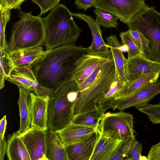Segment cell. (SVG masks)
Returning <instances> with one entry per match:
<instances>
[{
  "label": "cell",
  "instance_id": "1",
  "mask_svg": "<svg viewBox=\"0 0 160 160\" xmlns=\"http://www.w3.org/2000/svg\"><path fill=\"white\" fill-rule=\"evenodd\" d=\"M88 53V48L75 44L50 50L36 61L32 69L40 85L53 93L72 80L77 60Z\"/></svg>",
  "mask_w": 160,
  "mask_h": 160
},
{
  "label": "cell",
  "instance_id": "2",
  "mask_svg": "<svg viewBox=\"0 0 160 160\" xmlns=\"http://www.w3.org/2000/svg\"><path fill=\"white\" fill-rule=\"evenodd\" d=\"M115 77V65L110 51L107 57L101 59L93 72L79 85L74 116L98 108V103L108 92Z\"/></svg>",
  "mask_w": 160,
  "mask_h": 160
},
{
  "label": "cell",
  "instance_id": "3",
  "mask_svg": "<svg viewBox=\"0 0 160 160\" xmlns=\"http://www.w3.org/2000/svg\"><path fill=\"white\" fill-rule=\"evenodd\" d=\"M72 16L68 8L59 3L44 18L46 33L44 44L46 50L75 44L82 30Z\"/></svg>",
  "mask_w": 160,
  "mask_h": 160
},
{
  "label": "cell",
  "instance_id": "4",
  "mask_svg": "<svg viewBox=\"0 0 160 160\" xmlns=\"http://www.w3.org/2000/svg\"><path fill=\"white\" fill-rule=\"evenodd\" d=\"M79 92L78 84L72 80L50 96L48 129L58 131L72 122L75 117L74 109Z\"/></svg>",
  "mask_w": 160,
  "mask_h": 160
},
{
  "label": "cell",
  "instance_id": "5",
  "mask_svg": "<svg viewBox=\"0 0 160 160\" xmlns=\"http://www.w3.org/2000/svg\"><path fill=\"white\" fill-rule=\"evenodd\" d=\"M19 20L13 26L6 51L10 54L23 49L41 46L46 36L44 18L19 9Z\"/></svg>",
  "mask_w": 160,
  "mask_h": 160
},
{
  "label": "cell",
  "instance_id": "6",
  "mask_svg": "<svg viewBox=\"0 0 160 160\" xmlns=\"http://www.w3.org/2000/svg\"><path fill=\"white\" fill-rule=\"evenodd\" d=\"M127 25L131 30L139 31L149 40V51L142 56L160 62V12L155 7H148Z\"/></svg>",
  "mask_w": 160,
  "mask_h": 160
},
{
  "label": "cell",
  "instance_id": "7",
  "mask_svg": "<svg viewBox=\"0 0 160 160\" xmlns=\"http://www.w3.org/2000/svg\"><path fill=\"white\" fill-rule=\"evenodd\" d=\"M134 122L133 116L129 112L123 111L107 112L102 116L97 131L100 133L116 132L122 139L135 137Z\"/></svg>",
  "mask_w": 160,
  "mask_h": 160
},
{
  "label": "cell",
  "instance_id": "8",
  "mask_svg": "<svg viewBox=\"0 0 160 160\" xmlns=\"http://www.w3.org/2000/svg\"><path fill=\"white\" fill-rule=\"evenodd\" d=\"M92 7L108 11L127 24L136 15L148 8L145 0H96Z\"/></svg>",
  "mask_w": 160,
  "mask_h": 160
},
{
  "label": "cell",
  "instance_id": "9",
  "mask_svg": "<svg viewBox=\"0 0 160 160\" xmlns=\"http://www.w3.org/2000/svg\"><path fill=\"white\" fill-rule=\"evenodd\" d=\"M160 93V79L140 89L128 97L115 100L112 106L113 110L123 111L131 107L136 108L143 106Z\"/></svg>",
  "mask_w": 160,
  "mask_h": 160
},
{
  "label": "cell",
  "instance_id": "10",
  "mask_svg": "<svg viewBox=\"0 0 160 160\" xmlns=\"http://www.w3.org/2000/svg\"><path fill=\"white\" fill-rule=\"evenodd\" d=\"M5 80L21 87L32 92L37 95L51 96L52 91L41 87L37 81L31 66L22 68H15Z\"/></svg>",
  "mask_w": 160,
  "mask_h": 160
},
{
  "label": "cell",
  "instance_id": "11",
  "mask_svg": "<svg viewBox=\"0 0 160 160\" xmlns=\"http://www.w3.org/2000/svg\"><path fill=\"white\" fill-rule=\"evenodd\" d=\"M125 69L127 80L130 82L147 74H160V62L148 59L142 55L126 59Z\"/></svg>",
  "mask_w": 160,
  "mask_h": 160
},
{
  "label": "cell",
  "instance_id": "12",
  "mask_svg": "<svg viewBox=\"0 0 160 160\" xmlns=\"http://www.w3.org/2000/svg\"><path fill=\"white\" fill-rule=\"evenodd\" d=\"M46 130L35 126L19 136L23 142L31 160H48L45 154Z\"/></svg>",
  "mask_w": 160,
  "mask_h": 160
},
{
  "label": "cell",
  "instance_id": "13",
  "mask_svg": "<svg viewBox=\"0 0 160 160\" xmlns=\"http://www.w3.org/2000/svg\"><path fill=\"white\" fill-rule=\"evenodd\" d=\"M73 16L84 21L91 30L92 38V43L88 48V54L102 57L110 53L107 44L104 42L100 26L90 16L82 13H72Z\"/></svg>",
  "mask_w": 160,
  "mask_h": 160
},
{
  "label": "cell",
  "instance_id": "14",
  "mask_svg": "<svg viewBox=\"0 0 160 160\" xmlns=\"http://www.w3.org/2000/svg\"><path fill=\"white\" fill-rule=\"evenodd\" d=\"M99 133L91 160H111L123 139L114 132Z\"/></svg>",
  "mask_w": 160,
  "mask_h": 160
},
{
  "label": "cell",
  "instance_id": "15",
  "mask_svg": "<svg viewBox=\"0 0 160 160\" xmlns=\"http://www.w3.org/2000/svg\"><path fill=\"white\" fill-rule=\"evenodd\" d=\"M50 96L37 95L30 92V114L31 126L46 130L47 129L48 106Z\"/></svg>",
  "mask_w": 160,
  "mask_h": 160
},
{
  "label": "cell",
  "instance_id": "16",
  "mask_svg": "<svg viewBox=\"0 0 160 160\" xmlns=\"http://www.w3.org/2000/svg\"><path fill=\"white\" fill-rule=\"evenodd\" d=\"M99 137L97 131L82 140L66 146L68 160H91Z\"/></svg>",
  "mask_w": 160,
  "mask_h": 160
},
{
  "label": "cell",
  "instance_id": "17",
  "mask_svg": "<svg viewBox=\"0 0 160 160\" xmlns=\"http://www.w3.org/2000/svg\"><path fill=\"white\" fill-rule=\"evenodd\" d=\"M45 147L48 160H68L66 146L58 132L46 130Z\"/></svg>",
  "mask_w": 160,
  "mask_h": 160
},
{
  "label": "cell",
  "instance_id": "18",
  "mask_svg": "<svg viewBox=\"0 0 160 160\" xmlns=\"http://www.w3.org/2000/svg\"><path fill=\"white\" fill-rule=\"evenodd\" d=\"M102 58L88 53L82 56L75 63L72 80L80 84L93 72Z\"/></svg>",
  "mask_w": 160,
  "mask_h": 160
},
{
  "label": "cell",
  "instance_id": "19",
  "mask_svg": "<svg viewBox=\"0 0 160 160\" xmlns=\"http://www.w3.org/2000/svg\"><path fill=\"white\" fill-rule=\"evenodd\" d=\"M98 129L71 123L57 131L66 146L82 140L97 131Z\"/></svg>",
  "mask_w": 160,
  "mask_h": 160
},
{
  "label": "cell",
  "instance_id": "20",
  "mask_svg": "<svg viewBox=\"0 0 160 160\" xmlns=\"http://www.w3.org/2000/svg\"><path fill=\"white\" fill-rule=\"evenodd\" d=\"M50 50H44L41 46L16 51L10 54L15 68L31 66L33 63Z\"/></svg>",
  "mask_w": 160,
  "mask_h": 160
},
{
  "label": "cell",
  "instance_id": "21",
  "mask_svg": "<svg viewBox=\"0 0 160 160\" xmlns=\"http://www.w3.org/2000/svg\"><path fill=\"white\" fill-rule=\"evenodd\" d=\"M19 96L18 101L20 113V128L16 132L20 136L28 130L31 127L30 114V102L31 91L18 87Z\"/></svg>",
  "mask_w": 160,
  "mask_h": 160
},
{
  "label": "cell",
  "instance_id": "22",
  "mask_svg": "<svg viewBox=\"0 0 160 160\" xmlns=\"http://www.w3.org/2000/svg\"><path fill=\"white\" fill-rule=\"evenodd\" d=\"M159 76V73L149 74L130 82L127 81L115 94V101L131 95L142 88L156 81Z\"/></svg>",
  "mask_w": 160,
  "mask_h": 160
},
{
  "label": "cell",
  "instance_id": "23",
  "mask_svg": "<svg viewBox=\"0 0 160 160\" xmlns=\"http://www.w3.org/2000/svg\"><path fill=\"white\" fill-rule=\"evenodd\" d=\"M6 154L9 160H31L22 140L16 132L7 137Z\"/></svg>",
  "mask_w": 160,
  "mask_h": 160
},
{
  "label": "cell",
  "instance_id": "24",
  "mask_svg": "<svg viewBox=\"0 0 160 160\" xmlns=\"http://www.w3.org/2000/svg\"><path fill=\"white\" fill-rule=\"evenodd\" d=\"M107 45L111 52L115 67V76L121 77L125 83L127 78L125 69L126 58L119 49L121 44L116 36L112 35L107 38Z\"/></svg>",
  "mask_w": 160,
  "mask_h": 160
},
{
  "label": "cell",
  "instance_id": "25",
  "mask_svg": "<svg viewBox=\"0 0 160 160\" xmlns=\"http://www.w3.org/2000/svg\"><path fill=\"white\" fill-rule=\"evenodd\" d=\"M124 83L120 77L115 76V80L108 92L98 103V108L102 115L104 114L108 109L112 108L115 101V94Z\"/></svg>",
  "mask_w": 160,
  "mask_h": 160
},
{
  "label": "cell",
  "instance_id": "26",
  "mask_svg": "<svg viewBox=\"0 0 160 160\" xmlns=\"http://www.w3.org/2000/svg\"><path fill=\"white\" fill-rule=\"evenodd\" d=\"M102 115L98 108L75 116L72 123L98 129Z\"/></svg>",
  "mask_w": 160,
  "mask_h": 160
},
{
  "label": "cell",
  "instance_id": "27",
  "mask_svg": "<svg viewBox=\"0 0 160 160\" xmlns=\"http://www.w3.org/2000/svg\"><path fill=\"white\" fill-rule=\"evenodd\" d=\"M0 88L5 87V78L15 68L10 54L4 48L0 47Z\"/></svg>",
  "mask_w": 160,
  "mask_h": 160
},
{
  "label": "cell",
  "instance_id": "28",
  "mask_svg": "<svg viewBox=\"0 0 160 160\" xmlns=\"http://www.w3.org/2000/svg\"><path fill=\"white\" fill-rule=\"evenodd\" d=\"M94 12L96 15L95 20L104 28H117L118 17L114 14L101 8H95Z\"/></svg>",
  "mask_w": 160,
  "mask_h": 160
},
{
  "label": "cell",
  "instance_id": "29",
  "mask_svg": "<svg viewBox=\"0 0 160 160\" xmlns=\"http://www.w3.org/2000/svg\"><path fill=\"white\" fill-rule=\"evenodd\" d=\"M138 142L135 137L123 139L111 160H128L132 148Z\"/></svg>",
  "mask_w": 160,
  "mask_h": 160
},
{
  "label": "cell",
  "instance_id": "30",
  "mask_svg": "<svg viewBox=\"0 0 160 160\" xmlns=\"http://www.w3.org/2000/svg\"><path fill=\"white\" fill-rule=\"evenodd\" d=\"M138 109L146 115L152 124H160V102L155 104L148 103Z\"/></svg>",
  "mask_w": 160,
  "mask_h": 160
},
{
  "label": "cell",
  "instance_id": "31",
  "mask_svg": "<svg viewBox=\"0 0 160 160\" xmlns=\"http://www.w3.org/2000/svg\"><path fill=\"white\" fill-rule=\"evenodd\" d=\"M119 35L122 44L127 45L128 47V59L137 55H142L133 39L129 29L126 31L121 32Z\"/></svg>",
  "mask_w": 160,
  "mask_h": 160
},
{
  "label": "cell",
  "instance_id": "32",
  "mask_svg": "<svg viewBox=\"0 0 160 160\" xmlns=\"http://www.w3.org/2000/svg\"><path fill=\"white\" fill-rule=\"evenodd\" d=\"M0 11V47L6 50L8 47V42L6 41L5 31L6 25L10 19V10Z\"/></svg>",
  "mask_w": 160,
  "mask_h": 160
},
{
  "label": "cell",
  "instance_id": "33",
  "mask_svg": "<svg viewBox=\"0 0 160 160\" xmlns=\"http://www.w3.org/2000/svg\"><path fill=\"white\" fill-rule=\"evenodd\" d=\"M130 30L135 43L143 55L149 51V40L138 30Z\"/></svg>",
  "mask_w": 160,
  "mask_h": 160
},
{
  "label": "cell",
  "instance_id": "34",
  "mask_svg": "<svg viewBox=\"0 0 160 160\" xmlns=\"http://www.w3.org/2000/svg\"><path fill=\"white\" fill-rule=\"evenodd\" d=\"M7 125L6 115H4L0 122V160L4 159L7 147L5 134Z\"/></svg>",
  "mask_w": 160,
  "mask_h": 160
},
{
  "label": "cell",
  "instance_id": "35",
  "mask_svg": "<svg viewBox=\"0 0 160 160\" xmlns=\"http://www.w3.org/2000/svg\"><path fill=\"white\" fill-rule=\"evenodd\" d=\"M32 2L40 7L41 12L39 15L41 16L48 11L51 10L59 4L60 0H32Z\"/></svg>",
  "mask_w": 160,
  "mask_h": 160
},
{
  "label": "cell",
  "instance_id": "36",
  "mask_svg": "<svg viewBox=\"0 0 160 160\" xmlns=\"http://www.w3.org/2000/svg\"><path fill=\"white\" fill-rule=\"evenodd\" d=\"M26 0H0V10L12 9H20L22 3Z\"/></svg>",
  "mask_w": 160,
  "mask_h": 160
},
{
  "label": "cell",
  "instance_id": "37",
  "mask_svg": "<svg viewBox=\"0 0 160 160\" xmlns=\"http://www.w3.org/2000/svg\"><path fill=\"white\" fill-rule=\"evenodd\" d=\"M142 149V144L138 142L132 148L128 157V160H141Z\"/></svg>",
  "mask_w": 160,
  "mask_h": 160
},
{
  "label": "cell",
  "instance_id": "38",
  "mask_svg": "<svg viewBox=\"0 0 160 160\" xmlns=\"http://www.w3.org/2000/svg\"><path fill=\"white\" fill-rule=\"evenodd\" d=\"M147 158L148 160H160V142L151 148Z\"/></svg>",
  "mask_w": 160,
  "mask_h": 160
},
{
  "label": "cell",
  "instance_id": "39",
  "mask_svg": "<svg viewBox=\"0 0 160 160\" xmlns=\"http://www.w3.org/2000/svg\"><path fill=\"white\" fill-rule=\"evenodd\" d=\"M96 0H75V4L78 8L86 11L92 7Z\"/></svg>",
  "mask_w": 160,
  "mask_h": 160
},
{
  "label": "cell",
  "instance_id": "40",
  "mask_svg": "<svg viewBox=\"0 0 160 160\" xmlns=\"http://www.w3.org/2000/svg\"><path fill=\"white\" fill-rule=\"evenodd\" d=\"M119 49L122 52H128L129 50V48L128 46L125 44L121 45Z\"/></svg>",
  "mask_w": 160,
  "mask_h": 160
}]
</instances>
